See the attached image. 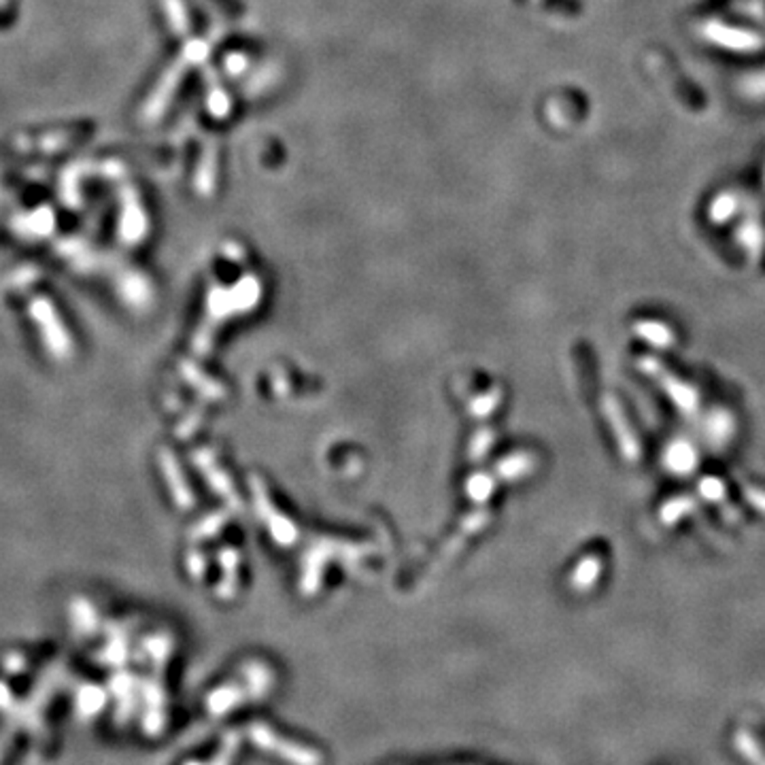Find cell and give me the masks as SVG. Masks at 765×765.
<instances>
[{
	"label": "cell",
	"instance_id": "obj_1",
	"mask_svg": "<svg viewBox=\"0 0 765 765\" xmlns=\"http://www.w3.org/2000/svg\"><path fill=\"white\" fill-rule=\"evenodd\" d=\"M636 366L644 377L653 378V381L659 385L663 394L669 398V402H672L674 407L680 410V413L693 415L695 410L700 408L698 389H695L693 385H689L687 381H682V378L676 377L674 372L668 368V366H663L659 362V359L642 356L640 359H638Z\"/></svg>",
	"mask_w": 765,
	"mask_h": 765
},
{
	"label": "cell",
	"instance_id": "obj_2",
	"mask_svg": "<svg viewBox=\"0 0 765 765\" xmlns=\"http://www.w3.org/2000/svg\"><path fill=\"white\" fill-rule=\"evenodd\" d=\"M604 413H606V419L610 423V429L612 434H615L617 438V445L621 448L623 458L631 461L640 459V440H638V436L634 429H631V423L628 421V417L623 413V407L619 404V400L615 396H606L604 398Z\"/></svg>",
	"mask_w": 765,
	"mask_h": 765
},
{
	"label": "cell",
	"instance_id": "obj_3",
	"mask_svg": "<svg viewBox=\"0 0 765 765\" xmlns=\"http://www.w3.org/2000/svg\"><path fill=\"white\" fill-rule=\"evenodd\" d=\"M634 332L644 340V343L653 345L657 347V349H669V347H674L676 343L674 330L669 326L661 324V321L640 319L634 324Z\"/></svg>",
	"mask_w": 765,
	"mask_h": 765
},
{
	"label": "cell",
	"instance_id": "obj_4",
	"mask_svg": "<svg viewBox=\"0 0 765 765\" xmlns=\"http://www.w3.org/2000/svg\"><path fill=\"white\" fill-rule=\"evenodd\" d=\"M84 135H86V124H79V126H73V128L54 132V135H45V138L33 145V147L43 149V151H58V149L71 147V145L79 143L81 138H84Z\"/></svg>",
	"mask_w": 765,
	"mask_h": 765
},
{
	"label": "cell",
	"instance_id": "obj_5",
	"mask_svg": "<svg viewBox=\"0 0 765 765\" xmlns=\"http://www.w3.org/2000/svg\"><path fill=\"white\" fill-rule=\"evenodd\" d=\"M695 508H698V502H695L691 496H679V498L668 499V502L661 506L659 517L666 526H674V523L685 519L687 515H691Z\"/></svg>",
	"mask_w": 765,
	"mask_h": 765
},
{
	"label": "cell",
	"instance_id": "obj_6",
	"mask_svg": "<svg viewBox=\"0 0 765 765\" xmlns=\"http://www.w3.org/2000/svg\"><path fill=\"white\" fill-rule=\"evenodd\" d=\"M668 466L676 472H687L695 466V453L687 442H676L668 451Z\"/></svg>",
	"mask_w": 765,
	"mask_h": 765
},
{
	"label": "cell",
	"instance_id": "obj_7",
	"mask_svg": "<svg viewBox=\"0 0 765 765\" xmlns=\"http://www.w3.org/2000/svg\"><path fill=\"white\" fill-rule=\"evenodd\" d=\"M599 572H602V559H599L598 555H591V558H587L583 564L579 566L577 574H574V583H577L580 589H589V587L598 583Z\"/></svg>",
	"mask_w": 765,
	"mask_h": 765
},
{
	"label": "cell",
	"instance_id": "obj_8",
	"mask_svg": "<svg viewBox=\"0 0 765 765\" xmlns=\"http://www.w3.org/2000/svg\"><path fill=\"white\" fill-rule=\"evenodd\" d=\"M700 493L710 502H720L725 498V483L717 477H706L700 480Z\"/></svg>",
	"mask_w": 765,
	"mask_h": 765
},
{
	"label": "cell",
	"instance_id": "obj_9",
	"mask_svg": "<svg viewBox=\"0 0 765 765\" xmlns=\"http://www.w3.org/2000/svg\"><path fill=\"white\" fill-rule=\"evenodd\" d=\"M746 502H749L752 508L759 510V513L765 515V489H757V487H749L744 491Z\"/></svg>",
	"mask_w": 765,
	"mask_h": 765
}]
</instances>
